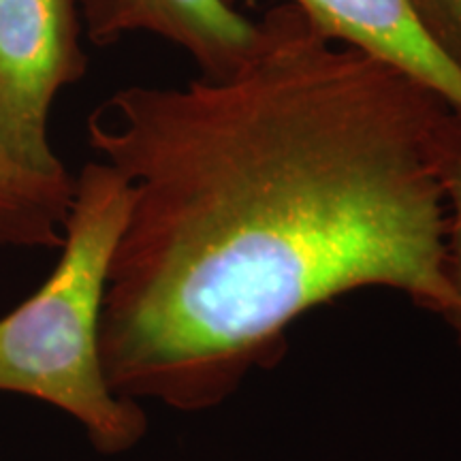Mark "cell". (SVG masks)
Segmentation results:
<instances>
[{
    "mask_svg": "<svg viewBox=\"0 0 461 461\" xmlns=\"http://www.w3.org/2000/svg\"><path fill=\"white\" fill-rule=\"evenodd\" d=\"M255 22L222 77L129 86L88 118L132 188L99 342L126 400L212 411L280 359L293 321L357 288L461 316L442 188L461 115L288 0Z\"/></svg>",
    "mask_w": 461,
    "mask_h": 461,
    "instance_id": "cell-1",
    "label": "cell"
},
{
    "mask_svg": "<svg viewBox=\"0 0 461 461\" xmlns=\"http://www.w3.org/2000/svg\"><path fill=\"white\" fill-rule=\"evenodd\" d=\"M132 188L103 160L75 176L60 261L34 295L0 319V391L67 412L101 453L129 451L148 429L140 403L113 393L101 363V314Z\"/></svg>",
    "mask_w": 461,
    "mask_h": 461,
    "instance_id": "cell-2",
    "label": "cell"
},
{
    "mask_svg": "<svg viewBox=\"0 0 461 461\" xmlns=\"http://www.w3.org/2000/svg\"><path fill=\"white\" fill-rule=\"evenodd\" d=\"M77 0H0V152L48 180L73 177L50 143L58 92L84 77Z\"/></svg>",
    "mask_w": 461,
    "mask_h": 461,
    "instance_id": "cell-3",
    "label": "cell"
},
{
    "mask_svg": "<svg viewBox=\"0 0 461 461\" xmlns=\"http://www.w3.org/2000/svg\"><path fill=\"white\" fill-rule=\"evenodd\" d=\"M79 17L96 45L148 32L177 45L201 75L222 77L255 41L257 22L227 0H77Z\"/></svg>",
    "mask_w": 461,
    "mask_h": 461,
    "instance_id": "cell-4",
    "label": "cell"
},
{
    "mask_svg": "<svg viewBox=\"0 0 461 461\" xmlns=\"http://www.w3.org/2000/svg\"><path fill=\"white\" fill-rule=\"evenodd\" d=\"M230 5L233 0H227ZM333 41L400 68L461 115V68L420 24L414 0H288Z\"/></svg>",
    "mask_w": 461,
    "mask_h": 461,
    "instance_id": "cell-5",
    "label": "cell"
},
{
    "mask_svg": "<svg viewBox=\"0 0 461 461\" xmlns=\"http://www.w3.org/2000/svg\"><path fill=\"white\" fill-rule=\"evenodd\" d=\"M75 177L48 180L0 152V248H60Z\"/></svg>",
    "mask_w": 461,
    "mask_h": 461,
    "instance_id": "cell-6",
    "label": "cell"
},
{
    "mask_svg": "<svg viewBox=\"0 0 461 461\" xmlns=\"http://www.w3.org/2000/svg\"><path fill=\"white\" fill-rule=\"evenodd\" d=\"M442 188H445V205H448L445 229L447 278L461 303V143L442 165ZM455 330L461 339V316L455 322Z\"/></svg>",
    "mask_w": 461,
    "mask_h": 461,
    "instance_id": "cell-7",
    "label": "cell"
},
{
    "mask_svg": "<svg viewBox=\"0 0 461 461\" xmlns=\"http://www.w3.org/2000/svg\"><path fill=\"white\" fill-rule=\"evenodd\" d=\"M420 24L461 68V0H414Z\"/></svg>",
    "mask_w": 461,
    "mask_h": 461,
    "instance_id": "cell-8",
    "label": "cell"
}]
</instances>
